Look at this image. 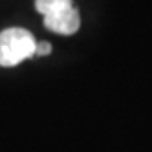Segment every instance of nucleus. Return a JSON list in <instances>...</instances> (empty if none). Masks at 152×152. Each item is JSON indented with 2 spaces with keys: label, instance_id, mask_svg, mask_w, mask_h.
<instances>
[{
  "label": "nucleus",
  "instance_id": "1",
  "mask_svg": "<svg viewBox=\"0 0 152 152\" xmlns=\"http://www.w3.org/2000/svg\"><path fill=\"white\" fill-rule=\"evenodd\" d=\"M37 42L28 29L9 28L0 31V66H17L35 55Z\"/></svg>",
  "mask_w": 152,
  "mask_h": 152
},
{
  "label": "nucleus",
  "instance_id": "2",
  "mask_svg": "<svg viewBox=\"0 0 152 152\" xmlns=\"http://www.w3.org/2000/svg\"><path fill=\"white\" fill-rule=\"evenodd\" d=\"M44 26L50 31H53V33L73 35L75 31L79 29V26H81V17H79V11L72 6L68 9H64V11H59V13L44 17Z\"/></svg>",
  "mask_w": 152,
  "mask_h": 152
},
{
  "label": "nucleus",
  "instance_id": "3",
  "mask_svg": "<svg viewBox=\"0 0 152 152\" xmlns=\"http://www.w3.org/2000/svg\"><path fill=\"white\" fill-rule=\"evenodd\" d=\"M72 6H73L72 0H35V9L44 17L64 11V9H68Z\"/></svg>",
  "mask_w": 152,
  "mask_h": 152
},
{
  "label": "nucleus",
  "instance_id": "4",
  "mask_svg": "<svg viewBox=\"0 0 152 152\" xmlns=\"http://www.w3.org/2000/svg\"><path fill=\"white\" fill-rule=\"evenodd\" d=\"M50 51H51V44H50V42H39L37 50H35V55H48Z\"/></svg>",
  "mask_w": 152,
  "mask_h": 152
}]
</instances>
